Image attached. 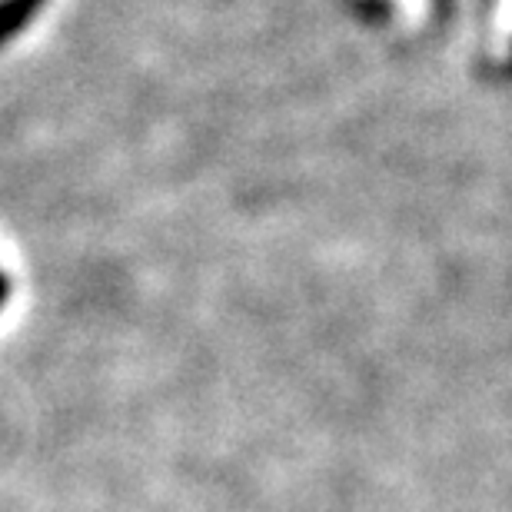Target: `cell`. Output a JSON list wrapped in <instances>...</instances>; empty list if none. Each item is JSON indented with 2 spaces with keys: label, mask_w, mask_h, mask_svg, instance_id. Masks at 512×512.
<instances>
[{
  "label": "cell",
  "mask_w": 512,
  "mask_h": 512,
  "mask_svg": "<svg viewBox=\"0 0 512 512\" xmlns=\"http://www.w3.org/2000/svg\"><path fill=\"white\" fill-rule=\"evenodd\" d=\"M47 0H0V50L24 34V27L44 10Z\"/></svg>",
  "instance_id": "cell-1"
},
{
  "label": "cell",
  "mask_w": 512,
  "mask_h": 512,
  "mask_svg": "<svg viewBox=\"0 0 512 512\" xmlns=\"http://www.w3.org/2000/svg\"><path fill=\"white\" fill-rule=\"evenodd\" d=\"M7 296H10V283H7V276L0 273V306L7 303Z\"/></svg>",
  "instance_id": "cell-2"
}]
</instances>
